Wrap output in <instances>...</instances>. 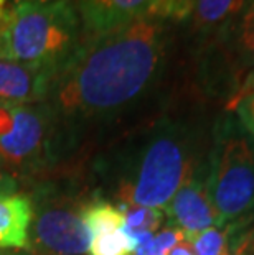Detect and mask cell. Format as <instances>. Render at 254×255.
Wrapping results in <instances>:
<instances>
[{"mask_svg":"<svg viewBox=\"0 0 254 255\" xmlns=\"http://www.w3.org/2000/svg\"><path fill=\"white\" fill-rule=\"evenodd\" d=\"M31 219L33 203L28 196H0V249L28 247Z\"/></svg>","mask_w":254,"mask_h":255,"instance_id":"obj_11","label":"cell"},{"mask_svg":"<svg viewBox=\"0 0 254 255\" xmlns=\"http://www.w3.org/2000/svg\"><path fill=\"white\" fill-rule=\"evenodd\" d=\"M210 40L220 50L238 86L243 76L254 69V0H246L240 12Z\"/></svg>","mask_w":254,"mask_h":255,"instance_id":"obj_9","label":"cell"},{"mask_svg":"<svg viewBox=\"0 0 254 255\" xmlns=\"http://www.w3.org/2000/svg\"><path fill=\"white\" fill-rule=\"evenodd\" d=\"M86 227L93 236L119 231L124 227V211L119 204L98 199L88 203L83 211Z\"/></svg>","mask_w":254,"mask_h":255,"instance_id":"obj_14","label":"cell"},{"mask_svg":"<svg viewBox=\"0 0 254 255\" xmlns=\"http://www.w3.org/2000/svg\"><path fill=\"white\" fill-rule=\"evenodd\" d=\"M192 30L200 40L212 38L231 17L240 12L246 0H187Z\"/></svg>","mask_w":254,"mask_h":255,"instance_id":"obj_12","label":"cell"},{"mask_svg":"<svg viewBox=\"0 0 254 255\" xmlns=\"http://www.w3.org/2000/svg\"><path fill=\"white\" fill-rule=\"evenodd\" d=\"M230 251L241 255H254V224H251L246 231H243L231 241Z\"/></svg>","mask_w":254,"mask_h":255,"instance_id":"obj_18","label":"cell"},{"mask_svg":"<svg viewBox=\"0 0 254 255\" xmlns=\"http://www.w3.org/2000/svg\"><path fill=\"white\" fill-rule=\"evenodd\" d=\"M53 73L13 59L0 58V102L28 106L46 102Z\"/></svg>","mask_w":254,"mask_h":255,"instance_id":"obj_10","label":"cell"},{"mask_svg":"<svg viewBox=\"0 0 254 255\" xmlns=\"http://www.w3.org/2000/svg\"><path fill=\"white\" fill-rule=\"evenodd\" d=\"M121 208L124 211L122 231L131 239L136 249L147 244L165 222V213L162 209L142 208V206H121Z\"/></svg>","mask_w":254,"mask_h":255,"instance_id":"obj_13","label":"cell"},{"mask_svg":"<svg viewBox=\"0 0 254 255\" xmlns=\"http://www.w3.org/2000/svg\"><path fill=\"white\" fill-rule=\"evenodd\" d=\"M83 30L73 0L15 8L2 33V58L55 73L76 51Z\"/></svg>","mask_w":254,"mask_h":255,"instance_id":"obj_3","label":"cell"},{"mask_svg":"<svg viewBox=\"0 0 254 255\" xmlns=\"http://www.w3.org/2000/svg\"><path fill=\"white\" fill-rule=\"evenodd\" d=\"M162 17L165 20H187L188 18V2L187 0H164Z\"/></svg>","mask_w":254,"mask_h":255,"instance_id":"obj_19","label":"cell"},{"mask_svg":"<svg viewBox=\"0 0 254 255\" xmlns=\"http://www.w3.org/2000/svg\"><path fill=\"white\" fill-rule=\"evenodd\" d=\"M233 116L245 132L254 140V94H250L238 102L233 109Z\"/></svg>","mask_w":254,"mask_h":255,"instance_id":"obj_17","label":"cell"},{"mask_svg":"<svg viewBox=\"0 0 254 255\" xmlns=\"http://www.w3.org/2000/svg\"><path fill=\"white\" fill-rule=\"evenodd\" d=\"M0 58H2V36H0Z\"/></svg>","mask_w":254,"mask_h":255,"instance_id":"obj_24","label":"cell"},{"mask_svg":"<svg viewBox=\"0 0 254 255\" xmlns=\"http://www.w3.org/2000/svg\"><path fill=\"white\" fill-rule=\"evenodd\" d=\"M136 247L122 229L93 236L89 244L91 255H132Z\"/></svg>","mask_w":254,"mask_h":255,"instance_id":"obj_15","label":"cell"},{"mask_svg":"<svg viewBox=\"0 0 254 255\" xmlns=\"http://www.w3.org/2000/svg\"><path fill=\"white\" fill-rule=\"evenodd\" d=\"M202 142L195 124L170 117L134 135L109 163L111 191L117 204L165 209L205 161Z\"/></svg>","mask_w":254,"mask_h":255,"instance_id":"obj_2","label":"cell"},{"mask_svg":"<svg viewBox=\"0 0 254 255\" xmlns=\"http://www.w3.org/2000/svg\"><path fill=\"white\" fill-rule=\"evenodd\" d=\"M169 255H197V254H195V247H193V242L185 239V241L178 242L169 252Z\"/></svg>","mask_w":254,"mask_h":255,"instance_id":"obj_21","label":"cell"},{"mask_svg":"<svg viewBox=\"0 0 254 255\" xmlns=\"http://www.w3.org/2000/svg\"><path fill=\"white\" fill-rule=\"evenodd\" d=\"M64 126L48 102H0V168L17 178L36 175L55 160Z\"/></svg>","mask_w":254,"mask_h":255,"instance_id":"obj_5","label":"cell"},{"mask_svg":"<svg viewBox=\"0 0 254 255\" xmlns=\"http://www.w3.org/2000/svg\"><path fill=\"white\" fill-rule=\"evenodd\" d=\"M225 255H241V254H238V252H233V251H230L228 254H225Z\"/></svg>","mask_w":254,"mask_h":255,"instance_id":"obj_23","label":"cell"},{"mask_svg":"<svg viewBox=\"0 0 254 255\" xmlns=\"http://www.w3.org/2000/svg\"><path fill=\"white\" fill-rule=\"evenodd\" d=\"M207 165L216 227L254 216V140L233 114L216 119Z\"/></svg>","mask_w":254,"mask_h":255,"instance_id":"obj_4","label":"cell"},{"mask_svg":"<svg viewBox=\"0 0 254 255\" xmlns=\"http://www.w3.org/2000/svg\"><path fill=\"white\" fill-rule=\"evenodd\" d=\"M169 56V20L155 15L83 38L53 76L46 102L63 126L111 121L157 88Z\"/></svg>","mask_w":254,"mask_h":255,"instance_id":"obj_1","label":"cell"},{"mask_svg":"<svg viewBox=\"0 0 254 255\" xmlns=\"http://www.w3.org/2000/svg\"><path fill=\"white\" fill-rule=\"evenodd\" d=\"M164 213L170 224L182 229L190 242L210 227H216V213L208 193L207 160L182 184Z\"/></svg>","mask_w":254,"mask_h":255,"instance_id":"obj_7","label":"cell"},{"mask_svg":"<svg viewBox=\"0 0 254 255\" xmlns=\"http://www.w3.org/2000/svg\"><path fill=\"white\" fill-rule=\"evenodd\" d=\"M83 38L107 33L139 18L162 17L164 0H73Z\"/></svg>","mask_w":254,"mask_h":255,"instance_id":"obj_8","label":"cell"},{"mask_svg":"<svg viewBox=\"0 0 254 255\" xmlns=\"http://www.w3.org/2000/svg\"><path fill=\"white\" fill-rule=\"evenodd\" d=\"M18 189V181L0 168V196H12Z\"/></svg>","mask_w":254,"mask_h":255,"instance_id":"obj_20","label":"cell"},{"mask_svg":"<svg viewBox=\"0 0 254 255\" xmlns=\"http://www.w3.org/2000/svg\"><path fill=\"white\" fill-rule=\"evenodd\" d=\"M182 241H185V234L182 232V229L169 222L147 244L139 246L132 252V255H169L172 249Z\"/></svg>","mask_w":254,"mask_h":255,"instance_id":"obj_16","label":"cell"},{"mask_svg":"<svg viewBox=\"0 0 254 255\" xmlns=\"http://www.w3.org/2000/svg\"><path fill=\"white\" fill-rule=\"evenodd\" d=\"M15 8L18 7H25V5H35V3H45V2H51V0H10Z\"/></svg>","mask_w":254,"mask_h":255,"instance_id":"obj_22","label":"cell"},{"mask_svg":"<svg viewBox=\"0 0 254 255\" xmlns=\"http://www.w3.org/2000/svg\"><path fill=\"white\" fill-rule=\"evenodd\" d=\"M86 204L64 196L43 199L36 208L30 239L36 251L41 255L88 254L93 234L83 219Z\"/></svg>","mask_w":254,"mask_h":255,"instance_id":"obj_6","label":"cell"}]
</instances>
